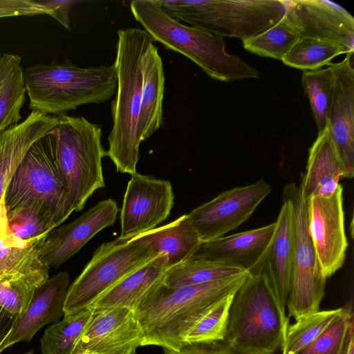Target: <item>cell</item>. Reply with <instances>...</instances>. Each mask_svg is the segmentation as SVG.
<instances>
[{"label":"cell","instance_id":"8","mask_svg":"<svg viewBox=\"0 0 354 354\" xmlns=\"http://www.w3.org/2000/svg\"><path fill=\"white\" fill-rule=\"evenodd\" d=\"M34 202H41L49 207L57 226L74 211L50 132L30 147L4 195L6 212Z\"/></svg>","mask_w":354,"mask_h":354},{"label":"cell","instance_id":"41","mask_svg":"<svg viewBox=\"0 0 354 354\" xmlns=\"http://www.w3.org/2000/svg\"><path fill=\"white\" fill-rule=\"evenodd\" d=\"M15 315L3 308L0 309V344L10 332L16 319Z\"/></svg>","mask_w":354,"mask_h":354},{"label":"cell","instance_id":"38","mask_svg":"<svg viewBox=\"0 0 354 354\" xmlns=\"http://www.w3.org/2000/svg\"><path fill=\"white\" fill-rule=\"evenodd\" d=\"M40 15L53 17V10L39 0H0V18Z\"/></svg>","mask_w":354,"mask_h":354},{"label":"cell","instance_id":"2","mask_svg":"<svg viewBox=\"0 0 354 354\" xmlns=\"http://www.w3.org/2000/svg\"><path fill=\"white\" fill-rule=\"evenodd\" d=\"M130 9L153 41L188 57L210 77L227 82L259 77L257 70L227 52L222 37L173 19L158 0H135Z\"/></svg>","mask_w":354,"mask_h":354},{"label":"cell","instance_id":"16","mask_svg":"<svg viewBox=\"0 0 354 354\" xmlns=\"http://www.w3.org/2000/svg\"><path fill=\"white\" fill-rule=\"evenodd\" d=\"M274 232L263 255L249 271L266 277L281 312L286 314L295 241L294 212L290 201L283 197Z\"/></svg>","mask_w":354,"mask_h":354},{"label":"cell","instance_id":"19","mask_svg":"<svg viewBox=\"0 0 354 354\" xmlns=\"http://www.w3.org/2000/svg\"><path fill=\"white\" fill-rule=\"evenodd\" d=\"M301 37L339 44L354 50V19L343 7L326 0L286 1Z\"/></svg>","mask_w":354,"mask_h":354},{"label":"cell","instance_id":"25","mask_svg":"<svg viewBox=\"0 0 354 354\" xmlns=\"http://www.w3.org/2000/svg\"><path fill=\"white\" fill-rule=\"evenodd\" d=\"M131 240L165 254L169 268L189 260L202 243L187 214Z\"/></svg>","mask_w":354,"mask_h":354},{"label":"cell","instance_id":"17","mask_svg":"<svg viewBox=\"0 0 354 354\" xmlns=\"http://www.w3.org/2000/svg\"><path fill=\"white\" fill-rule=\"evenodd\" d=\"M119 211L114 200L105 199L73 222L52 230L44 246L42 263L49 268L63 264L97 233L113 225Z\"/></svg>","mask_w":354,"mask_h":354},{"label":"cell","instance_id":"26","mask_svg":"<svg viewBox=\"0 0 354 354\" xmlns=\"http://www.w3.org/2000/svg\"><path fill=\"white\" fill-rule=\"evenodd\" d=\"M153 42L151 41L147 47L143 64L139 116V134L142 142L159 129L163 122L165 74L162 58Z\"/></svg>","mask_w":354,"mask_h":354},{"label":"cell","instance_id":"10","mask_svg":"<svg viewBox=\"0 0 354 354\" xmlns=\"http://www.w3.org/2000/svg\"><path fill=\"white\" fill-rule=\"evenodd\" d=\"M283 197L292 206L295 241L290 286L286 308L295 321L319 310L325 294L326 278L321 268L308 232L306 201L300 186L286 185Z\"/></svg>","mask_w":354,"mask_h":354},{"label":"cell","instance_id":"34","mask_svg":"<svg viewBox=\"0 0 354 354\" xmlns=\"http://www.w3.org/2000/svg\"><path fill=\"white\" fill-rule=\"evenodd\" d=\"M342 308L318 310L288 325L281 354H299L315 340L340 315Z\"/></svg>","mask_w":354,"mask_h":354},{"label":"cell","instance_id":"23","mask_svg":"<svg viewBox=\"0 0 354 354\" xmlns=\"http://www.w3.org/2000/svg\"><path fill=\"white\" fill-rule=\"evenodd\" d=\"M342 166L329 128L318 133L309 149L306 171L301 175L300 187L306 201L310 197L328 196L339 186Z\"/></svg>","mask_w":354,"mask_h":354},{"label":"cell","instance_id":"30","mask_svg":"<svg viewBox=\"0 0 354 354\" xmlns=\"http://www.w3.org/2000/svg\"><path fill=\"white\" fill-rule=\"evenodd\" d=\"M245 270L222 262L201 259L189 260L169 268L163 285L169 288L212 282L239 274Z\"/></svg>","mask_w":354,"mask_h":354},{"label":"cell","instance_id":"28","mask_svg":"<svg viewBox=\"0 0 354 354\" xmlns=\"http://www.w3.org/2000/svg\"><path fill=\"white\" fill-rule=\"evenodd\" d=\"M26 94L21 57L2 54L0 55V133L19 123Z\"/></svg>","mask_w":354,"mask_h":354},{"label":"cell","instance_id":"39","mask_svg":"<svg viewBox=\"0 0 354 354\" xmlns=\"http://www.w3.org/2000/svg\"><path fill=\"white\" fill-rule=\"evenodd\" d=\"M162 348V354H239L224 341L185 345L178 351Z\"/></svg>","mask_w":354,"mask_h":354},{"label":"cell","instance_id":"1","mask_svg":"<svg viewBox=\"0 0 354 354\" xmlns=\"http://www.w3.org/2000/svg\"><path fill=\"white\" fill-rule=\"evenodd\" d=\"M114 66L117 75L111 103L113 126L108 137V156L116 171L133 175L142 142L139 134L143 64L149 44L153 40L144 30L129 28L118 31Z\"/></svg>","mask_w":354,"mask_h":354},{"label":"cell","instance_id":"9","mask_svg":"<svg viewBox=\"0 0 354 354\" xmlns=\"http://www.w3.org/2000/svg\"><path fill=\"white\" fill-rule=\"evenodd\" d=\"M159 254L147 245L131 239L118 237L102 243L68 286L64 315L88 308L104 292Z\"/></svg>","mask_w":354,"mask_h":354},{"label":"cell","instance_id":"22","mask_svg":"<svg viewBox=\"0 0 354 354\" xmlns=\"http://www.w3.org/2000/svg\"><path fill=\"white\" fill-rule=\"evenodd\" d=\"M169 269L166 256L160 254L104 292L88 308L102 310L125 307L136 310L163 284Z\"/></svg>","mask_w":354,"mask_h":354},{"label":"cell","instance_id":"3","mask_svg":"<svg viewBox=\"0 0 354 354\" xmlns=\"http://www.w3.org/2000/svg\"><path fill=\"white\" fill-rule=\"evenodd\" d=\"M29 108L60 115L80 106L101 104L115 93L114 64L80 67L71 64H41L24 71Z\"/></svg>","mask_w":354,"mask_h":354},{"label":"cell","instance_id":"37","mask_svg":"<svg viewBox=\"0 0 354 354\" xmlns=\"http://www.w3.org/2000/svg\"><path fill=\"white\" fill-rule=\"evenodd\" d=\"M353 330L352 309L349 306L342 308V313L333 323L299 354H344Z\"/></svg>","mask_w":354,"mask_h":354},{"label":"cell","instance_id":"18","mask_svg":"<svg viewBox=\"0 0 354 354\" xmlns=\"http://www.w3.org/2000/svg\"><path fill=\"white\" fill-rule=\"evenodd\" d=\"M68 284V273L62 272L48 278L35 290L27 308L16 317L10 332L1 343L0 354L15 343L30 342L40 328L64 315Z\"/></svg>","mask_w":354,"mask_h":354},{"label":"cell","instance_id":"42","mask_svg":"<svg viewBox=\"0 0 354 354\" xmlns=\"http://www.w3.org/2000/svg\"><path fill=\"white\" fill-rule=\"evenodd\" d=\"M344 354H354V330L350 335Z\"/></svg>","mask_w":354,"mask_h":354},{"label":"cell","instance_id":"44","mask_svg":"<svg viewBox=\"0 0 354 354\" xmlns=\"http://www.w3.org/2000/svg\"><path fill=\"white\" fill-rule=\"evenodd\" d=\"M1 307L0 306V309H1Z\"/></svg>","mask_w":354,"mask_h":354},{"label":"cell","instance_id":"40","mask_svg":"<svg viewBox=\"0 0 354 354\" xmlns=\"http://www.w3.org/2000/svg\"><path fill=\"white\" fill-rule=\"evenodd\" d=\"M45 6L50 8L53 12V18L59 21L65 28L70 30L69 12L79 1L75 0H39Z\"/></svg>","mask_w":354,"mask_h":354},{"label":"cell","instance_id":"12","mask_svg":"<svg viewBox=\"0 0 354 354\" xmlns=\"http://www.w3.org/2000/svg\"><path fill=\"white\" fill-rule=\"evenodd\" d=\"M342 194L339 184L330 196H314L306 201L308 232L326 279L342 267L348 247Z\"/></svg>","mask_w":354,"mask_h":354},{"label":"cell","instance_id":"21","mask_svg":"<svg viewBox=\"0 0 354 354\" xmlns=\"http://www.w3.org/2000/svg\"><path fill=\"white\" fill-rule=\"evenodd\" d=\"M58 120V115L32 111L24 120L0 133V202L30 147L47 135Z\"/></svg>","mask_w":354,"mask_h":354},{"label":"cell","instance_id":"32","mask_svg":"<svg viewBox=\"0 0 354 354\" xmlns=\"http://www.w3.org/2000/svg\"><path fill=\"white\" fill-rule=\"evenodd\" d=\"M92 314V309L86 308L64 315L62 320L48 326L40 339L41 353L72 354Z\"/></svg>","mask_w":354,"mask_h":354},{"label":"cell","instance_id":"27","mask_svg":"<svg viewBox=\"0 0 354 354\" xmlns=\"http://www.w3.org/2000/svg\"><path fill=\"white\" fill-rule=\"evenodd\" d=\"M236 292L214 301L181 323L177 331L181 348L185 345L224 341L230 309Z\"/></svg>","mask_w":354,"mask_h":354},{"label":"cell","instance_id":"14","mask_svg":"<svg viewBox=\"0 0 354 354\" xmlns=\"http://www.w3.org/2000/svg\"><path fill=\"white\" fill-rule=\"evenodd\" d=\"M72 354H135L144 333L136 311L125 307L93 310Z\"/></svg>","mask_w":354,"mask_h":354},{"label":"cell","instance_id":"15","mask_svg":"<svg viewBox=\"0 0 354 354\" xmlns=\"http://www.w3.org/2000/svg\"><path fill=\"white\" fill-rule=\"evenodd\" d=\"M333 70V88L328 127L340 159L343 175H354V68L353 52L340 62L329 64Z\"/></svg>","mask_w":354,"mask_h":354},{"label":"cell","instance_id":"24","mask_svg":"<svg viewBox=\"0 0 354 354\" xmlns=\"http://www.w3.org/2000/svg\"><path fill=\"white\" fill-rule=\"evenodd\" d=\"M50 232L31 239H21L10 230L4 204L0 202V277L29 273L48 266L41 261V254Z\"/></svg>","mask_w":354,"mask_h":354},{"label":"cell","instance_id":"4","mask_svg":"<svg viewBox=\"0 0 354 354\" xmlns=\"http://www.w3.org/2000/svg\"><path fill=\"white\" fill-rule=\"evenodd\" d=\"M288 319L266 277L249 273L234 295L224 342L239 354H274Z\"/></svg>","mask_w":354,"mask_h":354},{"label":"cell","instance_id":"31","mask_svg":"<svg viewBox=\"0 0 354 354\" xmlns=\"http://www.w3.org/2000/svg\"><path fill=\"white\" fill-rule=\"evenodd\" d=\"M354 50L333 41L310 37H301L281 59L284 64L304 71H312L328 65L340 54Z\"/></svg>","mask_w":354,"mask_h":354},{"label":"cell","instance_id":"13","mask_svg":"<svg viewBox=\"0 0 354 354\" xmlns=\"http://www.w3.org/2000/svg\"><path fill=\"white\" fill-rule=\"evenodd\" d=\"M174 201L169 180L138 173L131 175L120 211L119 238L130 240L156 228L169 216Z\"/></svg>","mask_w":354,"mask_h":354},{"label":"cell","instance_id":"11","mask_svg":"<svg viewBox=\"0 0 354 354\" xmlns=\"http://www.w3.org/2000/svg\"><path fill=\"white\" fill-rule=\"evenodd\" d=\"M271 192L263 179L223 192L187 214L202 243L224 236L247 221Z\"/></svg>","mask_w":354,"mask_h":354},{"label":"cell","instance_id":"43","mask_svg":"<svg viewBox=\"0 0 354 354\" xmlns=\"http://www.w3.org/2000/svg\"><path fill=\"white\" fill-rule=\"evenodd\" d=\"M24 354H33L32 351H30V352H28V353H25Z\"/></svg>","mask_w":354,"mask_h":354},{"label":"cell","instance_id":"6","mask_svg":"<svg viewBox=\"0 0 354 354\" xmlns=\"http://www.w3.org/2000/svg\"><path fill=\"white\" fill-rule=\"evenodd\" d=\"M173 19L220 37L242 40L269 29L283 17V0H158Z\"/></svg>","mask_w":354,"mask_h":354},{"label":"cell","instance_id":"5","mask_svg":"<svg viewBox=\"0 0 354 354\" xmlns=\"http://www.w3.org/2000/svg\"><path fill=\"white\" fill-rule=\"evenodd\" d=\"M248 271L212 282L169 288L162 284L135 311L144 333L142 346L181 349L177 331L181 323L214 301L236 292Z\"/></svg>","mask_w":354,"mask_h":354},{"label":"cell","instance_id":"33","mask_svg":"<svg viewBox=\"0 0 354 354\" xmlns=\"http://www.w3.org/2000/svg\"><path fill=\"white\" fill-rule=\"evenodd\" d=\"M49 269L44 266L29 273L0 277V306L17 316L24 313L35 290L49 278Z\"/></svg>","mask_w":354,"mask_h":354},{"label":"cell","instance_id":"29","mask_svg":"<svg viewBox=\"0 0 354 354\" xmlns=\"http://www.w3.org/2000/svg\"><path fill=\"white\" fill-rule=\"evenodd\" d=\"M300 37L299 26L286 4V13L278 23L257 36L243 40V45L246 50L259 56L281 59Z\"/></svg>","mask_w":354,"mask_h":354},{"label":"cell","instance_id":"36","mask_svg":"<svg viewBox=\"0 0 354 354\" xmlns=\"http://www.w3.org/2000/svg\"><path fill=\"white\" fill-rule=\"evenodd\" d=\"M6 215L11 232L24 240L41 236L58 227L53 212L41 202L6 212Z\"/></svg>","mask_w":354,"mask_h":354},{"label":"cell","instance_id":"20","mask_svg":"<svg viewBox=\"0 0 354 354\" xmlns=\"http://www.w3.org/2000/svg\"><path fill=\"white\" fill-rule=\"evenodd\" d=\"M275 226L274 222L256 229L203 242L190 259L222 262L249 272L263 255Z\"/></svg>","mask_w":354,"mask_h":354},{"label":"cell","instance_id":"35","mask_svg":"<svg viewBox=\"0 0 354 354\" xmlns=\"http://www.w3.org/2000/svg\"><path fill=\"white\" fill-rule=\"evenodd\" d=\"M333 70L327 68L304 71L301 85L308 96L318 133L326 129L333 88Z\"/></svg>","mask_w":354,"mask_h":354},{"label":"cell","instance_id":"7","mask_svg":"<svg viewBox=\"0 0 354 354\" xmlns=\"http://www.w3.org/2000/svg\"><path fill=\"white\" fill-rule=\"evenodd\" d=\"M58 116V123L50 133L71 203L74 211L80 212L93 194L105 185L102 129L82 116Z\"/></svg>","mask_w":354,"mask_h":354}]
</instances>
